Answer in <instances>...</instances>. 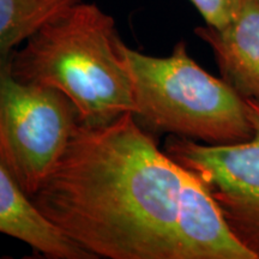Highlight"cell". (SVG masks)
Segmentation results:
<instances>
[{
  "label": "cell",
  "instance_id": "obj_1",
  "mask_svg": "<svg viewBox=\"0 0 259 259\" xmlns=\"http://www.w3.org/2000/svg\"><path fill=\"white\" fill-rule=\"evenodd\" d=\"M180 187L181 166L125 113L77 126L31 199L95 259H178Z\"/></svg>",
  "mask_w": 259,
  "mask_h": 259
},
{
  "label": "cell",
  "instance_id": "obj_2",
  "mask_svg": "<svg viewBox=\"0 0 259 259\" xmlns=\"http://www.w3.org/2000/svg\"><path fill=\"white\" fill-rule=\"evenodd\" d=\"M120 41L114 18L80 0L12 52L11 73L22 83L63 93L80 124L106 125L135 111Z\"/></svg>",
  "mask_w": 259,
  "mask_h": 259
},
{
  "label": "cell",
  "instance_id": "obj_3",
  "mask_svg": "<svg viewBox=\"0 0 259 259\" xmlns=\"http://www.w3.org/2000/svg\"><path fill=\"white\" fill-rule=\"evenodd\" d=\"M132 82L137 122L155 134L204 144L248 141L253 127L245 100L190 56L184 41L168 57H151L119 44Z\"/></svg>",
  "mask_w": 259,
  "mask_h": 259
},
{
  "label": "cell",
  "instance_id": "obj_4",
  "mask_svg": "<svg viewBox=\"0 0 259 259\" xmlns=\"http://www.w3.org/2000/svg\"><path fill=\"white\" fill-rule=\"evenodd\" d=\"M79 124L63 93L19 82L11 73V53L0 57V163L30 198Z\"/></svg>",
  "mask_w": 259,
  "mask_h": 259
},
{
  "label": "cell",
  "instance_id": "obj_5",
  "mask_svg": "<svg viewBox=\"0 0 259 259\" xmlns=\"http://www.w3.org/2000/svg\"><path fill=\"white\" fill-rule=\"evenodd\" d=\"M245 103L253 127L248 141L211 145L170 136L164 153L202 181L233 234L259 259V102Z\"/></svg>",
  "mask_w": 259,
  "mask_h": 259
},
{
  "label": "cell",
  "instance_id": "obj_6",
  "mask_svg": "<svg viewBox=\"0 0 259 259\" xmlns=\"http://www.w3.org/2000/svg\"><path fill=\"white\" fill-rule=\"evenodd\" d=\"M178 259H258L233 234L202 181L181 167L177 216Z\"/></svg>",
  "mask_w": 259,
  "mask_h": 259
},
{
  "label": "cell",
  "instance_id": "obj_7",
  "mask_svg": "<svg viewBox=\"0 0 259 259\" xmlns=\"http://www.w3.org/2000/svg\"><path fill=\"white\" fill-rule=\"evenodd\" d=\"M194 34L211 48L221 78L241 99L259 102V0H245L226 27L205 24Z\"/></svg>",
  "mask_w": 259,
  "mask_h": 259
},
{
  "label": "cell",
  "instance_id": "obj_8",
  "mask_svg": "<svg viewBox=\"0 0 259 259\" xmlns=\"http://www.w3.org/2000/svg\"><path fill=\"white\" fill-rule=\"evenodd\" d=\"M0 234L18 239L51 259H95L38 211L34 202L0 163Z\"/></svg>",
  "mask_w": 259,
  "mask_h": 259
},
{
  "label": "cell",
  "instance_id": "obj_9",
  "mask_svg": "<svg viewBox=\"0 0 259 259\" xmlns=\"http://www.w3.org/2000/svg\"><path fill=\"white\" fill-rule=\"evenodd\" d=\"M80 0H0V57Z\"/></svg>",
  "mask_w": 259,
  "mask_h": 259
},
{
  "label": "cell",
  "instance_id": "obj_10",
  "mask_svg": "<svg viewBox=\"0 0 259 259\" xmlns=\"http://www.w3.org/2000/svg\"><path fill=\"white\" fill-rule=\"evenodd\" d=\"M202 16L205 24L223 28L231 23L245 0H190Z\"/></svg>",
  "mask_w": 259,
  "mask_h": 259
}]
</instances>
